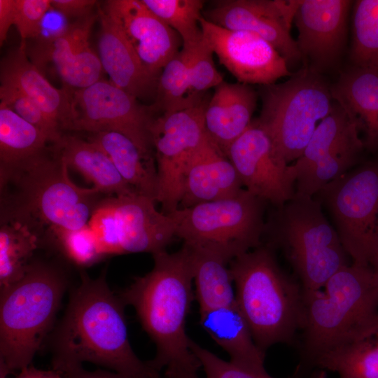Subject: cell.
I'll list each match as a JSON object with an SVG mask.
<instances>
[{
	"instance_id": "31",
	"label": "cell",
	"mask_w": 378,
	"mask_h": 378,
	"mask_svg": "<svg viewBox=\"0 0 378 378\" xmlns=\"http://www.w3.org/2000/svg\"><path fill=\"white\" fill-rule=\"evenodd\" d=\"M48 142L41 130L0 104V171L43 153Z\"/></svg>"
},
{
	"instance_id": "6",
	"label": "cell",
	"mask_w": 378,
	"mask_h": 378,
	"mask_svg": "<svg viewBox=\"0 0 378 378\" xmlns=\"http://www.w3.org/2000/svg\"><path fill=\"white\" fill-rule=\"evenodd\" d=\"M377 312L378 291L370 265H346L321 289L303 293L304 365H311Z\"/></svg>"
},
{
	"instance_id": "39",
	"label": "cell",
	"mask_w": 378,
	"mask_h": 378,
	"mask_svg": "<svg viewBox=\"0 0 378 378\" xmlns=\"http://www.w3.org/2000/svg\"><path fill=\"white\" fill-rule=\"evenodd\" d=\"M190 349L199 360L206 378H274L268 373L257 374L241 368L230 361H225L190 340ZM307 378H325L315 372Z\"/></svg>"
},
{
	"instance_id": "26",
	"label": "cell",
	"mask_w": 378,
	"mask_h": 378,
	"mask_svg": "<svg viewBox=\"0 0 378 378\" xmlns=\"http://www.w3.org/2000/svg\"><path fill=\"white\" fill-rule=\"evenodd\" d=\"M311 366L335 372L339 378H378V312Z\"/></svg>"
},
{
	"instance_id": "38",
	"label": "cell",
	"mask_w": 378,
	"mask_h": 378,
	"mask_svg": "<svg viewBox=\"0 0 378 378\" xmlns=\"http://www.w3.org/2000/svg\"><path fill=\"white\" fill-rule=\"evenodd\" d=\"M185 50L188 52L189 81L193 96L202 97V93L216 88L224 81L223 76L215 66L214 52L204 36L197 45Z\"/></svg>"
},
{
	"instance_id": "27",
	"label": "cell",
	"mask_w": 378,
	"mask_h": 378,
	"mask_svg": "<svg viewBox=\"0 0 378 378\" xmlns=\"http://www.w3.org/2000/svg\"><path fill=\"white\" fill-rule=\"evenodd\" d=\"M332 98L363 131L365 148L378 150V71L354 66L330 89Z\"/></svg>"
},
{
	"instance_id": "43",
	"label": "cell",
	"mask_w": 378,
	"mask_h": 378,
	"mask_svg": "<svg viewBox=\"0 0 378 378\" xmlns=\"http://www.w3.org/2000/svg\"><path fill=\"white\" fill-rule=\"evenodd\" d=\"M14 0H0V43L3 44L9 29L13 25Z\"/></svg>"
},
{
	"instance_id": "25",
	"label": "cell",
	"mask_w": 378,
	"mask_h": 378,
	"mask_svg": "<svg viewBox=\"0 0 378 378\" xmlns=\"http://www.w3.org/2000/svg\"><path fill=\"white\" fill-rule=\"evenodd\" d=\"M200 324L229 355L230 361L248 371L265 374V353L254 341L241 311L234 305L200 312Z\"/></svg>"
},
{
	"instance_id": "12",
	"label": "cell",
	"mask_w": 378,
	"mask_h": 378,
	"mask_svg": "<svg viewBox=\"0 0 378 378\" xmlns=\"http://www.w3.org/2000/svg\"><path fill=\"white\" fill-rule=\"evenodd\" d=\"M356 122L337 102L293 166L296 193L314 197L354 166L365 148Z\"/></svg>"
},
{
	"instance_id": "24",
	"label": "cell",
	"mask_w": 378,
	"mask_h": 378,
	"mask_svg": "<svg viewBox=\"0 0 378 378\" xmlns=\"http://www.w3.org/2000/svg\"><path fill=\"white\" fill-rule=\"evenodd\" d=\"M258 94L250 85L222 82L215 88L204 114L209 139L227 156L231 144L249 127Z\"/></svg>"
},
{
	"instance_id": "19",
	"label": "cell",
	"mask_w": 378,
	"mask_h": 378,
	"mask_svg": "<svg viewBox=\"0 0 378 378\" xmlns=\"http://www.w3.org/2000/svg\"><path fill=\"white\" fill-rule=\"evenodd\" d=\"M103 10L121 27L141 61L153 74L160 75L181 50L180 36L142 0H109Z\"/></svg>"
},
{
	"instance_id": "42",
	"label": "cell",
	"mask_w": 378,
	"mask_h": 378,
	"mask_svg": "<svg viewBox=\"0 0 378 378\" xmlns=\"http://www.w3.org/2000/svg\"><path fill=\"white\" fill-rule=\"evenodd\" d=\"M65 378H130L113 371L97 370L87 371L82 366L61 373Z\"/></svg>"
},
{
	"instance_id": "41",
	"label": "cell",
	"mask_w": 378,
	"mask_h": 378,
	"mask_svg": "<svg viewBox=\"0 0 378 378\" xmlns=\"http://www.w3.org/2000/svg\"><path fill=\"white\" fill-rule=\"evenodd\" d=\"M95 0H50L51 8L66 18L80 19L92 13Z\"/></svg>"
},
{
	"instance_id": "37",
	"label": "cell",
	"mask_w": 378,
	"mask_h": 378,
	"mask_svg": "<svg viewBox=\"0 0 378 378\" xmlns=\"http://www.w3.org/2000/svg\"><path fill=\"white\" fill-rule=\"evenodd\" d=\"M0 100V104L41 130L49 142L56 144L62 139L63 133L59 125L48 116L32 99L18 89L1 84Z\"/></svg>"
},
{
	"instance_id": "17",
	"label": "cell",
	"mask_w": 378,
	"mask_h": 378,
	"mask_svg": "<svg viewBox=\"0 0 378 378\" xmlns=\"http://www.w3.org/2000/svg\"><path fill=\"white\" fill-rule=\"evenodd\" d=\"M300 0H223L203 18L230 30L254 33L269 42L287 61L302 57L290 29Z\"/></svg>"
},
{
	"instance_id": "13",
	"label": "cell",
	"mask_w": 378,
	"mask_h": 378,
	"mask_svg": "<svg viewBox=\"0 0 378 378\" xmlns=\"http://www.w3.org/2000/svg\"><path fill=\"white\" fill-rule=\"evenodd\" d=\"M208 102L204 98L189 108L160 115L151 127L158 179L156 202L166 214L178 208L187 166L207 136L204 114Z\"/></svg>"
},
{
	"instance_id": "35",
	"label": "cell",
	"mask_w": 378,
	"mask_h": 378,
	"mask_svg": "<svg viewBox=\"0 0 378 378\" xmlns=\"http://www.w3.org/2000/svg\"><path fill=\"white\" fill-rule=\"evenodd\" d=\"M351 54L356 66L378 71V0L355 1Z\"/></svg>"
},
{
	"instance_id": "23",
	"label": "cell",
	"mask_w": 378,
	"mask_h": 378,
	"mask_svg": "<svg viewBox=\"0 0 378 378\" xmlns=\"http://www.w3.org/2000/svg\"><path fill=\"white\" fill-rule=\"evenodd\" d=\"M1 84L12 86L32 99L62 130H71L74 119L73 93L57 89L30 60L27 42L8 52L1 62Z\"/></svg>"
},
{
	"instance_id": "20",
	"label": "cell",
	"mask_w": 378,
	"mask_h": 378,
	"mask_svg": "<svg viewBox=\"0 0 378 378\" xmlns=\"http://www.w3.org/2000/svg\"><path fill=\"white\" fill-rule=\"evenodd\" d=\"M352 1L348 0H300L294 22L301 55L316 68L332 63L345 41L346 18Z\"/></svg>"
},
{
	"instance_id": "44",
	"label": "cell",
	"mask_w": 378,
	"mask_h": 378,
	"mask_svg": "<svg viewBox=\"0 0 378 378\" xmlns=\"http://www.w3.org/2000/svg\"><path fill=\"white\" fill-rule=\"evenodd\" d=\"M14 378H65L59 372L52 370H39L29 365L22 369L18 376Z\"/></svg>"
},
{
	"instance_id": "8",
	"label": "cell",
	"mask_w": 378,
	"mask_h": 378,
	"mask_svg": "<svg viewBox=\"0 0 378 378\" xmlns=\"http://www.w3.org/2000/svg\"><path fill=\"white\" fill-rule=\"evenodd\" d=\"M256 118L278 155L288 164L300 158L319 122L335 102L330 89L313 70H304L281 83L264 85Z\"/></svg>"
},
{
	"instance_id": "36",
	"label": "cell",
	"mask_w": 378,
	"mask_h": 378,
	"mask_svg": "<svg viewBox=\"0 0 378 378\" xmlns=\"http://www.w3.org/2000/svg\"><path fill=\"white\" fill-rule=\"evenodd\" d=\"M50 233L64 255L78 266L89 267L105 257L88 223L75 230L54 229Z\"/></svg>"
},
{
	"instance_id": "5",
	"label": "cell",
	"mask_w": 378,
	"mask_h": 378,
	"mask_svg": "<svg viewBox=\"0 0 378 378\" xmlns=\"http://www.w3.org/2000/svg\"><path fill=\"white\" fill-rule=\"evenodd\" d=\"M66 286L57 268L31 262L21 279L1 290L0 360L10 372L30 365L52 326Z\"/></svg>"
},
{
	"instance_id": "45",
	"label": "cell",
	"mask_w": 378,
	"mask_h": 378,
	"mask_svg": "<svg viewBox=\"0 0 378 378\" xmlns=\"http://www.w3.org/2000/svg\"><path fill=\"white\" fill-rule=\"evenodd\" d=\"M369 265L372 270L375 285L378 291V253L372 258Z\"/></svg>"
},
{
	"instance_id": "34",
	"label": "cell",
	"mask_w": 378,
	"mask_h": 378,
	"mask_svg": "<svg viewBox=\"0 0 378 378\" xmlns=\"http://www.w3.org/2000/svg\"><path fill=\"white\" fill-rule=\"evenodd\" d=\"M159 18L181 37L183 48L189 49L203 39L200 20L203 16L202 0H142Z\"/></svg>"
},
{
	"instance_id": "1",
	"label": "cell",
	"mask_w": 378,
	"mask_h": 378,
	"mask_svg": "<svg viewBox=\"0 0 378 378\" xmlns=\"http://www.w3.org/2000/svg\"><path fill=\"white\" fill-rule=\"evenodd\" d=\"M106 271L96 279L80 272V284L72 290L53 335V370L62 373L90 362L130 378H161L134 352L125 304L110 289Z\"/></svg>"
},
{
	"instance_id": "2",
	"label": "cell",
	"mask_w": 378,
	"mask_h": 378,
	"mask_svg": "<svg viewBox=\"0 0 378 378\" xmlns=\"http://www.w3.org/2000/svg\"><path fill=\"white\" fill-rule=\"evenodd\" d=\"M153 255L152 270L119 295L132 305L144 328L156 346L149 365L167 378L197 375L201 365L192 353L186 332V321L194 299L190 248L183 244L177 251L166 250Z\"/></svg>"
},
{
	"instance_id": "18",
	"label": "cell",
	"mask_w": 378,
	"mask_h": 378,
	"mask_svg": "<svg viewBox=\"0 0 378 378\" xmlns=\"http://www.w3.org/2000/svg\"><path fill=\"white\" fill-rule=\"evenodd\" d=\"M97 14L76 22L50 36L38 38L30 50V60L40 70L52 63L62 82L76 90L86 88L101 80L103 68L98 56L89 46L92 27Z\"/></svg>"
},
{
	"instance_id": "48",
	"label": "cell",
	"mask_w": 378,
	"mask_h": 378,
	"mask_svg": "<svg viewBox=\"0 0 378 378\" xmlns=\"http://www.w3.org/2000/svg\"><path fill=\"white\" fill-rule=\"evenodd\" d=\"M377 232H378V230H377Z\"/></svg>"
},
{
	"instance_id": "30",
	"label": "cell",
	"mask_w": 378,
	"mask_h": 378,
	"mask_svg": "<svg viewBox=\"0 0 378 378\" xmlns=\"http://www.w3.org/2000/svg\"><path fill=\"white\" fill-rule=\"evenodd\" d=\"M188 246L200 312L236 304L230 260L214 251Z\"/></svg>"
},
{
	"instance_id": "7",
	"label": "cell",
	"mask_w": 378,
	"mask_h": 378,
	"mask_svg": "<svg viewBox=\"0 0 378 378\" xmlns=\"http://www.w3.org/2000/svg\"><path fill=\"white\" fill-rule=\"evenodd\" d=\"M279 209L272 227L274 241L285 251L301 281L302 292L321 289L349 265L336 230L314 197L295 192Z\"/></svg>"
},
{
	"instance_id": "11",
	"label": "cell",
	"mask_w": 378,
	"mask_h": 378,
	"mask_svg": "<svg viewBox=\"0 0 378 378\" xmlns=\"http://www.w3.org/2000/svg\"><path fill=\"white\" fill-rule=\"evenodd\" d=\"M137 192L102 199L88 225L104 255L165 250L175 236L172 218Z\"/></svg>"
},
{
	"instance_id": "16",
	"label": "cell",
	"mask_w": 378,
	"mask_h": 378,
	"mask_svg": "<svg viewBox=\"0 0 378 378\" xmlns=\"http://www.w3.org/2000/svg\"><path fill=\"white\" fill-rule=\"evenodd\" d=\"M204 38L219 62L237 80L269 85L291 75L287 60L266 40L249 31L230 30L200 20Z\"/></svg>"
},
{
	"instance_id": "15",
	"label": "cell",
	"mask_w": 378,
	"mask_h": 378,
	"mask_svg": "<svg viewBox=\"0 0 378 378\" xmlns=\"http://www.w3.org/2000/svg\"><path fill=\"white\" fill-rule=\"evenodd\" d=\"M227 157L244 189L280 207L295 195L296 172L276 153L256 119L230 146Z\"/></svg>"
},
{
	"instance_id": "40",
	"label": "cell",
	"mask_w": 378,
	"mask_h": 378,
	"mask_svg": "<svg viewBox=\"0 0 378 378\" xmlns=\"http://www.w3.org/2000/svg\"><path fill=\"white\" fill-rule=\"evenodd\" d=\"M50 8V0H14L13 25L20 35L21 41L38 37L43 19Z\"/></svg>"
},
{
	"instance_id": "14",
	"label": "cell",
	"mask_w": 378,
	"mask_h": 378,
	"mask_svg": "<svg viewBox=\"0 0 378 378\" xmlns=\"http://www.w3.org/2000/svg\"><path fill=\"white\" fill-rule=\"evenodd\" d=\"M137 99L104 80L76 90L71 130L115 132L130 139L145 155L155 158L151 127L158 116L151 106L140 104Z\"/></svg>"
},
{
	"instance_id": "22",
	"label": "cell",
	"mask_w": 378,
	"mask_h": 378,
	"mask_svg": "<svg viewBox=\"0 0 378 378\" xmlns=\"http://www.w3.org/2000/svg\"><path fill=\"white\" fill-rule=\"evenodd\" d=\"M243 188L230 160L206 136L187 166L178 209L232 197Z\"/></svg>"
},
{
	"instance_id": "33",
	"label": "cell",
	"mask_w": 378,
	"mask_h": 378,
	"mask_svg": "<svg viewBox=\"0 0 378 378\" xmlns=\"http://www.w3.org/2000/svg\"><path fill=\"white\" fill-rule=\"evenodd\" d=\"M204 98L192 94L188 73V52L181 48L162 69L153 104L156 113H170L189 108Z\"/></svg>"
},
{
	"instance_id": "47",
	"label": "cell",
	"mask_w": 378,
	"mask_h": 378,
	"mask_svg": "<svg viewBox=\"0 0 378 378\" xmlns=\"http://www.w3.org/2000/svg\"><path fill=\"white\" fill-rule=\"evenodd\" d=\"M181 378H197V375H192V376L183 377H181Z\"/></svg>"
},
{
	"instance_id": "9",
	"label": "cell",
	"mask_w": 378,
	"mask_h": 378,
	"mask_svg": "<svg viewBox=\"0 0 378 378\" xmlns=\"http://www.w3.org/2000/svg\"><path fill=\"white\" fill-rule=\"evenodd\" d=\"M265 202L243 188L237 195L177 209L168 214L175 236L194 248L211 250L230 261L261 246Z\"/></svg>"
},
{
	"instance_id": "29",
	"label": "cell",
	"mask_w": 378,
	"mask_h": 378,
	"mask_svg": "<svg viewBox=\"0 0 378 378\" xmlns=\"http://www.w3.org/2000/svg\"><path fill=\"white\" fill-rule=\"evenodd\" d=\"M89 140L108 155L122 178L137 193L156 202L158 179L155 158L145 155L130 139L115 132L94 133Z\"/></svg>"
},
{
	"instance_id": "28",
	"label": "cell",
	"mask_w": 378,
	"mask_h": 378,
	"mask_svg": "<svg viewBox=\"0 0 378 378\" xmlns=\"http://www.w3.org/2000/svg\"><path fill=\"white\" fill-rule=\"evenodd\" d=\"M57 154L93 183L102 194L119 196L136 192L120 176L108 155L96 144L64 134L55 144Z\"/></svg>"
},
{
	"instance_id": "10",
	"label": "cell",
	"mask_w": 378,
	"mask_h": 378,
	"mask_svg": "<svg viewBox=\"0 0 378 378\" xmlns=\"http://www.w3.org/2000/svg\"><path fill=\"white\" fill-rule=\"evenodd\" d=\"M315 195L330 214L353 262L369 265L378 253V161L349 170Z\"/></svg>"
},
{
	"instance_id": "3",
	"label": "cell",
	"mask_w": 378,
	"mask_h": 378,
	"mask_svg": "<svg viewBox=\"0 0 378 378\" xmlns=\"http://www.w3.org/2000/svg\"><path fill=\"white\" fill-rule=\"evenodd\" d=\"M4 194L1 221H18L38 234L44 226L75 230L87 225L99 199L94 188L77 186L69 177L68 167L57 154L46 151L0 171Z\"/></svg>"
},
{
	"instance_id": "4",
	"label": "cell",
	"mask_w": 378,
	"mask_h": 378,
	"mask_svg": "<svg viewBox=\"0 0 378 378\" xmlns=\"http://www.w3.org/2000/svg\"><path fill=\"white\" fill-rule=\"evenodd\" d=\"M236 304L264 352L272 345L288 343L301 330V286L281 270L270 248L260 246L229 263Z\"/></svg>"
},
{
	"instance_id": "32",
	"label": "cell",
	"mask_w": 378,
	"mask_h": 378,
	"mask_svg": "<svg viewBox=\"0 0 378 378\" xmlns=\"http://www.w3.org/2000/svg\"><path fill=\"white\" fill-rule=\"evenodd\" d=\"M38 235L18 221H1L0 228V290L21 279L26 274Z\"/></svg>"
},
{
	"instance_id": "46",
	"label": "cell",
	"mask_w": 378,
	"mask_h": 378,
	"mask_svg": "<svg viewBox=\"0 0 378 378\" xmlns=\"http://www.w3.org/2000/svg\"><path fill=\"white\" fill-rule=\"evenodd\" d=\"M10 371L8 370L5 364L0 360V378H7Z\"/></svg>"
},
{
	"instance_id": "21",
	"label": "cell",
	"mask_w": 378,
	"mask_h": 378,
	"mask_svg": "<svg viewBox=\"0 0 378 378\" xmlns=\"http://www.w3.org/2000/svg\"><path fill=\"white\" fill-rule=\"evenodd\" d=\"M98 56L110 83L136 99L155 97L160 75L141 61L121 27L99 6Z\"/></svg>"
}]
</instances>
